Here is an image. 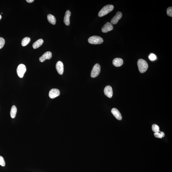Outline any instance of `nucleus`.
<instances>
[{
  "mask_svg": "<svg viewBox=\"0 0 172 172\" xmlns=\"http://www.w3.org/2000/svg\"><path fill=\"white\" fill-rule=\"evenodd\" d=\"M71 12L69 10H67L65 13L64 18V23L66 26H69L70 24V17Z\"/></svg>",
  "mask_w": 172,
  "mask_h": 172,
  "instance_id": "12",
  "label": "nucleus"
},
{
  "mask_svg": "<svg viewBox=\"0 0 172 172\" xmlns=\"http://www.w3.org/2000/svg\"><path fill=\"white\" fill-rule=\"evenodd\" d=\"M17 112V109L15 106H13L10 111V116L12 118L14 119L15 118Z\"/></svg>",
  "mask_w": 172,
  "mask_h": 172,
  "instance_id": "17",
  "label": "nucleus"
},
{
  "mask_svg": "<svg viewBox=\"0 0 172 172\" xmlns=\"http://www.w3.org/2000/svg\"><path fill=\"white\" fill-rule=\"evenodd\" d=\"M5 162L4 158L0 156V165L4 167L5 166Z\"/></svg>",
  "mask_w": 172,
  "mask_h": 172,
  "instance_id": "22",
  "label": "nucleus"
},
{
  "mask_svg": "<svg viewBox=\"0 0 172 172\" xmlns=\"http://www.w3.org/2000/svg\"><path fill=\"white\" fill-rule=\"evenodd\" d=\"M43 40L42 39H39L36 41L33 44V47L34 49L39 48L42 46L43 43Z\"/></svg>",
  "mask_w": 172,
  "mask_h": 172,
  "instance_id": "15",
  "label": "nucleus"
},
{
  "mask_svg": "<svg viewBox=\"0 0 172 172\" xmlns=\"http://www.w3.org/2000/svg\"><path fill=\"white\" fill-rule=\"evenodd\" d=\"M1 18H2V16H1V15L0 14V20H1Z\"/></svg>",
  "mask_w": 172,
  "mask_h": 172,
  "instance_id": "27",
  "label": "nucleus"
},
{
  "mask_svg": "<svg viewBox=\"0 0 172 172\" xmlns=\"http://www.w3.org/2000/svg\"><path fill=\"white\" fill-rule=\"evenodd\" d=\"M154 135L157 138H162L163 137L159 132H155V133H154Z\"/></svg>",
  "mask_w": 172,
  "mask_h": 172,
  "instance_id": "24",
  "label": "nucleus"
},
{
  "mask_svg": "<svg viewBox=\"0 0 172 172\" xmlns=\"http://www.w3.org/2000/svg\"><path fill=\"white\" fill-rule=\"evenodd\" d=\"M26 66L23 64H20L18 65L17 69V73L19 77L23 78L26 71Z\"/></svg>",
  "mask_w": 172,
  "mask_h": 172,
  "instance_id": "5",
  "label": "nucleus"
},
{
  "mask_svg": "<svg viewBox=\"0 0 172 172\" xmlns=\"http://www.w3.org/2000/svg\"><path fill=\"white\" fill-rule=\"evenodd\" d=\"M56 69L58 73L60 75L63 74L64 71V64L61 61H59L56 64Z\"/></svg>",
  "mask_w": 172,
  "mask_h": 172,
  "instance_id": "10",
  "label": "nucleus"
},
{
  "mask_svg": "<svg viewBox=\"0 0 172 172\" xmlns=\"http://www.w3.org/2000/svg\"><path fill=\"white\" fill-rule=\"evenodd\" d=\"M149 58L151 61H154L156 59L157 57L155 54H151L149 56Z\"/></svg>",
  "mask_w": 172,
  "mask_h": 172,
  "instance_id": "23",
  "label": "nucleus"
},
{
  "mask_svg": "<svg viewBox=\"0 0 172 172\" xmlns=\"http://www.w3.org/2000/svg\"><path fill=\"white\" fill-rule=\"evenodd\" d=\"M27 2L29 3H31L33 2L34 1V0H26Z\"/></svg>",
  "mask_w": 172,
  "mask_h": 172,
  "instance_id": "26",
  "label": "nucleus"
},
{
  "mask_svg": "<svg viewBox=\"0 0 172 172\" xmlns=\"http://www.w3.org/2000/svg\"><path fill=\"white\" fill-rule=\"evenodd\" d=\"M114 7L112 5H108L105 6L101 9L98 13V16L102 17L106 15L113 11Z\"/></svg>",
  "mask_w": 172,
  "mask_h": 172,
  "instance_id": "2",
  "label": "nucleus"
},
{
  "mask_svg": "<svg viewBox=\"0 0 172 172\" xmlns=\"http://www.w3.org/2000/svg\"><path fill=\"white\" fill-rule=\"evenodd\" d=\"M101 67L100 65L98 64H96L92 68L91 71V76L92 78L97 77L100 73Z\"/></svg>",
  "mask_w": 172,
  "mask_h": 172,
  "instance_id": "4",
  "label": "nucleus"
},
{
  "mask_svg": "<svg viewBox=\"0 0 172 172\" xmlns=\"http://www.w3.org/2000/svg\"><path fill=\"white\" fill-rule=\"evenodd\" d=\"M123 16L121 12H118L116 13L115 15L113 18L111 20V23L112 24L115 25L118 23L119 20Z\"/></svg>",
  "mask_w": 172,
  "mask_h": 172,
  "instance_id": "7",
  "label": "nucleus"
},
{
  "mask_svg": "<svg viewBox=\"0 0 172 172\" xmlns=\"http://www.w3.org/2000/svg\"><path fill=\"white\" fill-rule=\"evenodd\" d=\"M167 15L170 17L172 16V7H170L167 8Z\"/></svg>",
  "mask_w": 172,
  "mask_h": 172,
  "instance_id": "21",
  "label": "nucleus"
},
{
  "mask_svg": "<svg viewBox=\"0 0 172 172\" xmlns=\"http://www.w3.org/2000/svg\"><path fill=\"white\" fill-rule=\"evenodd\" d=\"M152 130L153 131L155 132H159L160 131L159 127V126L156 124H154L152 126Z\"/></svg>",
  "mask_w": 172,
  "mask_h": 172,
  "instance_id": "19",
  "label": "nucleus"
},
{
  "mask_svg": "<svg viewBox=\"0 0 172 172\" xmlns=\"http://www.w3.org/2000/svg\"><path fill=\"white\" fill-rule=\"evenodd\" d=\"M159 132L161 134V135L162 136V137H164V136H165V134H164V132L161 131H159Z\"/></svg>",
  "mask_w": 172,
  "mask_h": 172,
  "instance_id": "25",
  "label": "nucleus"
},
{
  "mask_svg": "<svg viewBox=\"0 0 172 172\" xmlns=\"http://www.w3.org/2000/svg\"><path fill=\"white\" fill-rule=\"evenodd\" d=\"M103 41L102 38L97 36L90 37L88 39L89 43L92 45H99L102 43Z\"/></svg>",
  "mask_w": 172,
  "mask_h": 172,
  "instance_id": "3",
  "label": "nucleus"
},
{
  "mask_svg": "<svg viewBox=\"0 0 172 172\" xmlns=\"http://www.w3.org/2000/svg\"><path fill=\"white\" fill-rule=\"evenodd\" d=\"M123 59L120 58H116L113 60V64L115 66L119 67L123 65Z\"/></svg>",
  "mask_w": 172,
  "mask_h": 172,
  "instance_id": "14",
  "label": "nucleus"
},
{
  "mask_svg": "<svg viewBox=\"0 0 172 172\" xmlns=\"http://www.w3.org/2000/svg\"><path fill=\"white\" fill-rule=\"evenodd\" d=\"M5 43V40L3 38L0 37V49L4 46Z\"/></svg>",
  "mask_w": 172,
  "mask_h": 172,
  "instance_id": "20",
  "label": "nucleus"
},
{
  "mask_svg": "<svg viewBox=\"0 0 172 172\" xmlns=\"http://www.w3.org/2000/svg\"><path fill=\"white\" fill-rule=\"evenodd\" d=\"M111 113L118 120H122L121 115L120 112L117 109L113 108L111 110Z\"/></svg>",
  "mask_w": 172,
  "mask_h": 172,
  "instance_id": "13",
  "label": "nucleus"
},
{
  "mask_svg": "<svg viewBox=\"0 0 172 172\" xmlns=\"http://www.w3.org/2000/svg\"><path fill=\"white\" fill-rule=\"evenodd\" d=\"M104 92L106 96L109 98L112 97L113 95V91L112 87L109 86L106 87L104 89Z\"/></svg>",
  "mask_w": 172,
  "mask_h": 172,
  "instance_id": "9",
  "label": "nucleus"
},
{
  "mask_svg": "<svg viewBox=\"0 0 172 172\" xmlns=\"http://www.w3.org/2000/svg\"><path fill=\"white\" fill-rule=\"evenodd\" d=\"M52 57V54L50 51L45 52L42 57H40L39 60L41 62H43L45 60L50 59Z\"/></svg>",
  "mask_w": 172,
  "mask_h": 172,
  "instance_id": "11",
  "label": "nucleus"
},
{
  "mask_svg": "<svg viewBox=\"0 0 172 172\" xmlns=\"http://www.w3.org/2000/svg\"><path fill=\"white\" fill-rule=\"evenodd\" d=\"M137 64L139 71L140 73H145L147 70L148 64L145 60L141 59H139L138 60Z\"/></svg>",
  "mask_w": 172,
  "mask_h": 172,
  "instance_id": "1",
  "label": "nucleus"
},
{
  "mask_svg": "<svg viewBox=\"0 0 172 172\" xmlns=\"http://www.w3.org/2000/svg\"><path fill=\"white\" fill-rule=\"evenodd\" d=\"M30 38L29 37H26L23 38L22 41L21 45L23 46H25L30 42Z\"/></svg>",
  "mask_w": 172,
  "mask_h": 172,
  "instance_id": "18",
  "label": "nucleus"
},
{
  "mask_svg": "<svg viewBox=\"0 0 172 172\" xmlns=\"http://www.w3.org/2000/svg\"><path fill=\"white\" fill-rule=\"evenodd\" d=\"M47 19L48 22L52 25H55L56 20L55 17L51 14H48L47 16Z\"/></svg>",
  "mask_w": 172,
  "mask_h": 172,
  "instance_id": "16",
  "label": "nucleus"
},
{
  "mask_svg": "<svg viewBox=\"0 0 172 172\" xmlns=\"http://www.w3.org/2000/svg\"><path fill=\"white\" fill-rule=\"evenodd\" d=\"M113 29V26L111 23L107 22L104 25L101 29V31L103 33H107V32L112 30Z\"/></svg>",
  "mask_w": 172,
  "mask_h": 172,
  "instance_id": "6",
  "label": "nucleus"
},
{
  "mask_svg": "<svg viewBox=\"0 0 172 172\" xmlns=\"http://www.w3.org/2000/svg\"><path fill=\"white\" fill-rule=\"evenodd\" d=\"M60 95V92L58 89H52L49 91V96L50 98L53 99Z\"/></svg>",
  "mask_w": 172,
  "mask_h": 172,
  "instance_id": "8",
  "label": "nucleus"
}]
</instances>
